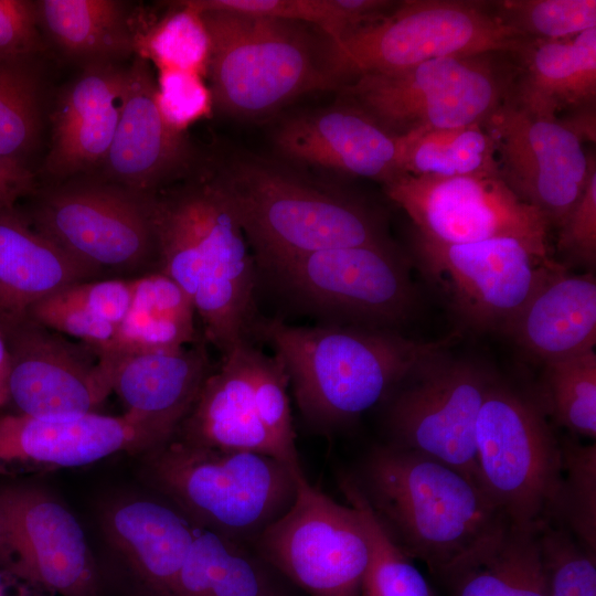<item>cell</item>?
Segmentation results:
<instances>
[{
  "instance_id": "1",
  "label": "cell",
  "mask_w": 596,
  "mask_h": 596,
  "mask_svg": "<svg viewBox=\"0 0 596 596\" xmlns=\"http://www.w3.org/2000/svg\"><path fill=\"white\" fill-rule=\"evenodd\" d=\"M157 230L159 272L192 300L204 341L222 358L254 344L256 272L219 178L158 193Z\"/></svg>"
},
{
  "instance_id": "2",
  "label": "cell",
  "mask_w": 596,
  "mask_h": 596,
  "mask_svg": "<svg viewBox=\"0 0 596 596\" xmlns=\"http://www.w3.org/2000/svg\"><path fill=\"white\" fill-rule=\"evenodd\" d=\"M456 334L417 341L394 329L322 323L290 326L262 318L256 340L283 363L296 405L310 425L333 429L386 398L409 374L445 353Z\"/></svg>"
},
{
  "instance_id": "3",
  "label": "cell",
  "mask_w": 596,
  "mask_h": 596,
  "mask_svg": "<svg viewBox=\"0 0 596 596\" xmlns=\"http://www.w3.org/2000/svg\"><path fill=\"white\" fill-rule=\"evenodd\" d=\"M353 478L395 545L440 578L510 523L475 480L391 443L369 450Z\"/></svg>"
},
{
  "instance_id": "4",
  "label": "cell",
  "mask_w": 596,
  "mask_h": 596,
  "mask_svg": "<svg viewBox=\"0 0 596 596\" xmlns=\"http://www.w3.org/2000/svg\"><path fill=\"white\" fill-rule=\"evenodd\" d=\"M219 180L264 272L317 251L391 244L381 213L339 189L255 160Z\"/></svg>"
},
{
  "instance_id": "5",
  "label": "cell",
  "mask_w": 596,
  "mask_h": 596,
  "mask_svg": "<svg viewBox=\"0 0 596 596\" xmlns=\"http://www.w3.org/2000/svg\"><path fill=\"white\" fill-rule=\"evenodd\" d=\"M145 458L148 481L193 524L252 546L291 505L304 473L267 455L174 438Z\"/></svg>"
},
{
  "instance_id": "6",
  "label": "cell",
  "mask_w": 596,
  "mask_h": 596,
  "mask_svg": "<svg viewBox=\"0 0 596 596\" xmlns=\"http://www.w3.org/2000/svg\"><path fill=\"white\" fill-rule=\"evenodd\" d=\"M200 12L211 43L206 75L213 105L226 115L260 118L301 95L338 86L327 45L320 49L305 23Z\"/></svg>"
},
{
  "instance_id": "7",
  "label": "cell",
  "mask_w": 596,
  "mask_h": 596,
  "mask_svg": "<svg viewBox=\"0 0 596 596\" xmlns=\"http://www.w3.org/2000/svg\"><path fill=\"white\" fill-rule=\"evenodd\" d=\"M529 41L507 25L489 2L405 0L380 20L327 41L338 86L366 74H387L457 55L514 54Z\"/></svg>"
},
{
  "instance_id": "8",
  "label": "cell",
  "mask_w": 596,
  "mask_h": 596,
  "mask_svg": "<svg viewBox=\"0 0 596 596\" xmlns=\"http://www.w3.org/2000/svg\"><path fill=\"white\" fill-rule=\"evenodd\" d=\"M28 221L96 279L159 272L157 194L71 180L40 192Z\"/></svg>"
},
{
  "instance_id": "9",
  "label": "cell",
  "mask_w": 596,
  "mask_h": 596,
  "mask_svg": "<svg viewBox=\"0 0 596 596\" xmlns=\"http://www.w3.org/2000/svg\"><path fill=\"white\" fill-rule=\"evenodd\" d=\"M479 483L508 521L540 531L555 518L562 448L530 396L494 379L475 428Z\"/></svg>"
},
{
  "instance_id": "10",
  "label": "cell",
  "mask_w": 596,
  "mask_h": 596,
  "mask_svg": "<svg viewBox=\"0 0 596 596\" xmlns=\"http://www.w3.org/2000/svg\"><path fill=\"white\" fill-rule=\"evenodd\" d=\"M503 54L436 58L340 88L348 104L395 136L482 124L512 92L515 68L499 58Z\"/></svg>"
},
{
  "instance_id": "11",
  "label": "cell",
  "mask_w": 596,
  "mask_h": 596,
  "mask_svg": "<svg viewBox=\"0 0 596 596\" xmlns=\"http://www.w3.org/2000/svg\"><path fill=\"white\" fill-rule=\"evenodd\" d=\"M265 273L323 323L395 330L416 304L406 262L392 244L317 251Z\"/></svg>"
},
{
  "instance_id": "12",
  "label": "cell",
  "mask_w": 596,
  "mask_h": 596,
  "mask_svg": "<svg viewBox=\"0 0 596 596\" xmlns=\"http://www.w3.org/2000/svg\"><path fill=\"white\" fill-rule=\"evenodd\" d=\"M253 546L306 596H361L371 558L361 518L304 473L291 505Z\"/></svg>"
},
{
  "instance_id": "13",
  "label": "cell",
  "mask_w": 596,
  "mask_h": 596,
  "mask_svg": "<svg viewBox=\"0 0 596 596\" xmlns=\"http://www.w3.org/2000/svg\"><path fill=\"white\" fill-rule=\"evenodd\" d=\"M415 255L429 281L471 328L505 332L562 265L509 237L441 244L415 235Z\"/></svg>"
},
{
  "instance_id": "14",
  "label": "cell",
  "mask_w": 596,
  "mask_h": 596,
  "mask_svg": "<svg viewBox=\"0 0 596 596\" xmlns=\"http://www.w3.org/2000/svg\"><path fill=\"white\" fill-rule=\"evenodd\" d=\"M494 379L479 363L446 352L427 361L390 394L391 444L444 462L480 485L475 428Z\"/></svg>"
},
{
  "instance_id": "15",
  "label": "cell",
  "mask_w": 596,
  "mask_h": 596,
  "mask_svg": "<svg viewBox=\"0 0 596 596\" xmlns=\"http://www.w3.org/2000/svg\"><path fill=\"white\" fill-rule=\"evenodd\" d=\"M417 235L441 244L515 238L550 257L546 216L523 202L499 175L433 177L401 173L383 184Z\"/></svg>"
},
{
  "instance_id": "16",
  "label": "cell",
  "mask_w": 596,
  "mask_h": 596,
  "mask_svg": "<svg viewBox=\"0 0 596 596\" xmlns=\"http://www.w3.org/2000/svg\"><path fill=\"white\" fill-rule=\"evenodd\" d=\"M9 396L20 414L62 418L96 413L113 392L97 350L30 317L1 321Z\"/></svg>"
},
{
  "instance_id": "17",
  "label": "cell",
  "mask_w": 596,
  "mask_h": 596,
  "mask_svg": "<svg viewBox=\"0 0 596 596\" xmlns=\"http://www.w3.org/2000/svg\"><path fill=\"white\" fill-rule=\"evenodd\" d=\"M482 127L493 141L499 177L560 227L585 189L594 156L558 119L538 118L509 98Z\"/></svg>"
},
{
  "instance_id": "18",
  "label": "cell",
  "mask_w": 596,
  "mask_h": 596,
  "mask_svg": "<svg viewBox=\"0 0 596 596\" xmlns=\"http://www.w3.org/2000/svg\"><path fill=\"white\" fill-rule=\"evenodd\" d=\"M0 513L22 578L62 596H97L85 533L66 508L38 487L11 482L0 485Z\"/></svg>"
},
{
  "instance_id": "19",
  "label": "cell",
  "mask_w": 596,
  "mask_h": 596,
  "mask_svg": "<svg viewBox=\"0 0 596 596\" xmlns=\"http://www.w3.org/2000/svg\"><path fill=\"white\" fill-rule=\"evenodd\" d=\"M169 441L153 425L128 413L44 418L0 417V472L81 467L119 451L147 453Z\"/></svg>"
},
{
  "instance_id": "20",
  "label": "cell",
  "mask_w": 596,
  "mask_h": 596,
  "mask_svg": "<svg viewBox=\"0 0 596 596\" xmlns=\"http://www.w3.org/2000/svg\"><path fill=\"white\" fill-rule=\"evenodd\" d=\"M150 63L135 55L126 67L124 104L110 148L102 163L104 181L157 194L192 161L184 132L172 129L156 103Z\"/></svg>"
},
{
  "instance_id": "21",
  "label": "cell",
  "mask_w": 596,
  "mask_h": 596,
  "mask_svg": "<svg viewBox=\"0 0 596 596\" xmlns=\"http://www.w3.org/2000/svg\"><path fill=\"white\" fill-rule=\"evenodd\" d=\"M274 143L291 160L383 184L402 173L400 137L350 104L288 118Z\"/></svg>"
},
{
  "instance_id": "22",
  "label": "cell",
  "mask_w": 596,
  "mask_h": 596,
  "mask_svg": "<svg viewBox=\"0 0 596 596\" xmlns=\"http://www.w3.org/2000/svg\"><path fill=\"white\" fill-rule=\"evenodd\" d=\"M126 67L89 63L63 93L52 118L44 168L65 180L102 166L120 118Z\"/></svg>"
},
{
  "instance_id": "23",
  "label": "cell",
  "mask_w": 596,
  "mask_h": 596,
  "mask_svg": "<svg viewBox=\"0 0 596 596\" xmlns=\"http://www.w3.org/2000/svg\"><path fill=\"white\" fill-rule=\"evenodd\" d=\"M254 348L244 344L222 358L172 438L198 447L258 453L284 462L256 412Z\"/></svg>"
},
{
  "instance_id": "24",
  "label": "cell",
  "mask_w": 596,
  "mask_h": 596,
  "mask_svg": "<svg viewBox=\"0 0 596 596\" xmlns=\"http://www.w3.org/2000/svg\"><path fill=\"white\" fill-rule=\"evenodd\" d=\"M214 371L206 342L125 356L110 369L111 390L126 413L171 439Z\"/></svg>"
},
{
  "instance_id": "25",
  "label": "cell",
  "mask_w": 596,
  "mask_h": 596,
  "mask_svg": "<svg viewBox=\"0 0 596 596\" xmlns=\"http://www.w3.org/2000/svg\"><path fill=\"white\" fill-rule=\"evenodd\" d=\"M103 528L152 596H175L195 524L169 501L136 499L108 509Z\"/></svg>"
},
{
  "instance_id": "26",
  "label": "cell",
  "mask_w": 596,
  "mask_h": 596,
  "mask_svg": "<svg viewBox=\"0 0 596 596\" xmlns=\"http://www.w3.org/2000/svg\"><path fill=\"white\" fill-rule=\"evenodd\" d=\"M504 334L544 364L594 350V275L570 274L562 265L531 297Z\"/></svg>"
},
{
  "instance_id": "27",
  "label": "cell",
  "mask_w": 596,
  "mask_h": 596,
  "mask_svg": "<svg viewBox=\"0 0 596 596\" xmlns=\"http://www.w3.org/2000/svg\"><path fill=\"white\" fill-rule=\"evenodd\" d=\"M514 55L519 66L509 99L521 109L555 120L565 109L595 105L596 28L563 40H529Z\"/></svg>"
},
{
  "instance_id": "28",
  "label": "cell",
  "mask_w": 596,
  "mask_h": 596,
  "mask_svg": "<svg viewBox=\"0 0 596 596\" xmlns=\"http://www.w3.org/2000/svg\"><path fill=\"white\" fill-rule=\"evenodd\" d=\"M94 279L14 207H0V322L26 317L42 299Z\"/></svg>"
},
{
  "instance_id": "29",
  "label": "cell",
  "mask_w": 596,
  "mask_h": 596,
  "mask_svg": "<svg viewBox=\"0 0 596 596\" xmlns=\"http://www.w3.org/2000/svg\"><path fill=\"white\" fill-rule=\"evenodd\" d=\"M195 317L192 300L163 273L134 278L130 307L110 342L97 351L103 366L110 373L125 356L198 342Z\"/></svg>"
},
{
  "instance_id": "30",
  "label": "cell",
  "mask_w": 596,
  "mask_h": 596,
  "mask_svg": "<svg viewBox=\"0 0 596 596\" xmlns=\"http://www.w3.org/2000/svg\"><path fill=\"white\" fill-rule=\"evenodd\" d=\"M252 545L196 526L175 596H302Z\"/></svg>"
},
{
  "instance_id": "31",
  "label": "cell",
  "mask_w": 596,
  "mask_h": 596,
  "mask_svg": "<svg viewBox=\"0 0 596 596\" xmlns=\"http://www.w3.org/2000/svg\"><path fill=\"white\" fill-rule=\"evenodd\" d=\"M539 532L509 523L441 577L451 596H549Z\"/></svg>"
},
{
  "instance_id": "32",
  "label": "cell",
  "mask_w": 596,
  "mask_h": 596,
  "mask_svg": "<svg viewBox=\"0 0 596 596\" xmlns=\"http://www.w3.org/2000/svg\"><path fill=\"white\" fill-rule=\"evenodd\" d=\"M39 25L67 56L119 64L135 53L136 30L124 1H35Z\"/></svg>"
},
{
  "instance_id": "33",
  "label": "cell",
  "mask_w": 596,
  "mask_h": 596,
  "mask_svg": "<svg viewBox=\"0 0 596 596\" xmlns=\"http://www.w3.org/2000/svg\"><path fill=\"white\" fill-rule=\"evenodd\" d=\"M398 137L402 173L443 178L499 175L494 145L481 123Z\"/></svg>"
},
{
  "instance_id": "34",
  "label": "cell",
  "mask_w": 596,
  "mask_h": 596,
  "mask_svg": "<svg viewBox=\"0 0 596 596\" xmlns=\"http://www.w3.org/2000/svg\"><path fill=\"white\" fill-rule=\"evenodd\" d=\"M210 36L201 12L188 0L147 31H136L135 54L159 70H179L206 75Z\"/></svg>"
},
{
  "instance_id": "35",
  "label": "cell",
  "mask_w": 596,
  "mask_h": 596,
  "mask_svg": "<svg viewBox=\"0 0 596 596\" xmlns=\"http://www.w3.org/2000/svg\"><path fill=\"white\" fill-rule=\"evenodd\" d=\"M340 488L359 513L371 551L363 584L377 596H435L423 574L383 530L352 476H341Z\"/></svg>"
},
{
  "instance_id": "36",
  "label": "cell",
  "mask_w": 596,
  "mask_h": 596,
  "mask_svg": "<svg viewBox=\"0 0 596 596\" xmlns=\"http://www.w3.org/2000/svg\"><path fill=\"white\" fill-rule=\"evenodd\" d=\"M25 58L0 60V156L26 168L41 129L40 91Z\"/></svg>"
},
{
  "instance_id": "37",
  "label": "cell",
  "mask_w": 596,
  "mask_h": 596,
  "mask_svg": "<svg viewBox=\"0 0 596 596\" xmlns=\"http://www.w3.org/2000/svg\"><path fill=\"white\" fill-rule=\"evenodd\" d=\"M544 403L557 422L573 433L596 436V353L544 364Z\"/></svg>"
},
{
  "instance_id": "38",
  "label": "cell",
  "mask_w": 596,
  "mask_h": 596,
  "mask_svg": "<svg viewBox=\"0 0 596 596\" xmlns=\"http://www.w3.org/2000/svg\"><path fill=\"white\" fill-rule=\"evenodd\" d=\"M562 485L554 521L596 554V445H561Z\"/></svg>"
},
{
  "instance_id": "39",
  "label": "cell",
  "mask_w": 596,
  "mask_h": 596,
  "mask_svg": "<svg viewBox=\"0 0 596 596\" xmlns=\"http://www.w3.org/2000/svg\"><path fill=\"white\" fill-rule=\"evenodd\" d=\"M493 12L529 40L555 41L596 28L595 0H500Z\"/></svg>"
},
{
  "instance_id": "40",
  "label": "cell",
  "mask_w": 596,
  "mask_h": 596,
  "mask_svg": "<svg viewBox=\"0 0 596 596\" xmlns=\"http://www.w3.org/2000/svg\"><path fill=\"white\" fill-rule=\"evenodd\" d=\"M252 377L257 415L278 447L284 462L296 473L304 472L299 461L288 397L289 379L275 355L253 350Z\"/></svg>"
},
{
  "instance_id": "41",
  "label": "cell",
  "mask_w": 596,
  "mask_h": 596,
  "mask_svg": "<svg viewBox=\"0 0 596 596\" xmlns=\"http://www.w3.org/2000/svg\"><path fill=\"white\" fill-rule=\"evenodd\" d=\"M549 596H596V554L563 525L539 532Z\"/></svg>"
},
{
  "instance_id": "42",
  "label": "cell",
  "mask_w": 596,
  "mask_h": 596,
  "mask_svg": "<svg viewBox=\"0 0 596 596\" xmlns=\"http://www.w3.org/2000/svg\"><path fill=\"white\" fill-rule=\"evenodd\" d=\"M198 10H223L309 23L329 41L339 40L354 29L345 0H189Z\"/></svg>"
},
{
  "instance_id": "43",
  "label": "cell",
  "mask_w": 596,
  "mask_h": 596,
  "mask_svg": "<svg viewBox=\"0 0 596 596\" xmlns=\"http://www.w3.org/2000/svg\"><path fill=\"white\" fill-rule=\"evenodd\" d=\"M156 103L166 123L184 132L195 121L210 115L213 98L203 76L179 70H159Z\"/></svg>"
},
{
  "instance_id": "44",
  "label": "cell",
  "mask_w": 596,
  "mask_h": 596,
  "mask_svg": "<svg viewBox=\"0 0 596 596\" xmlns=\"http://www.w3.org/2000/svg\"><path fill=\"white\" fill-rule=\"evenodd\" d=\"M28 317L97 351L113 339L116 327L63 298L58 291L35 304Z\"/></svg>"
},
{
  "instance_id": "45",
  "label": "cell",
  "mask_w": 596,
  "mask_h": 596,
  "mask_svg": "<svg viewBox=\"0 0 596 596\" xmlns=\"http://www.w3.org/2000/svg\"><path fill=\"white\" fill-rule=\"evenodd\" d=\"M557 249L587 267L596 263V163L592 161L585 189L561 226Z\"/></svg>"
},
{
  "instance_id": "46",
  "label": "cell",
  "mask_w": 596,
  "mask_h": 596,
  "mask_svg": "<svg viewBox=\"0 0 596 596\" xmlns=\"http://www.w3.org/2000/svg\"><path fill=\"white\" fill-rule=\"evenodd\" d=\"M58 294L91 315L117 327L130 307L132 279L86 280L73 284Z\"/></svg>"
},
{
  "instance_id": "47",
  "label": "cell",
  "mask_w": 596,
  "mask_h": 596,
  "mask_svg": "<svg viewBox=\"0 0 596 596\" xmlns=\"http://www.w3.org/2000/svg\"><path fill=\"white\" fill-rule=\"evenodd\" d=\"M35 1L0 0V60L24 58L42 49Z\"/></svg>"
},
{
  "instance_id": "48",
  "label": "cell",
  "mask_w": 596,
  "mask_h": 596,
  "mask_svg": "<svg viewBox=\"0 0 596 596\" xmlns=\"http://www.w3.org/2000/svg\"><path fill=\"white\" fill-rule=\"evenodd\" d=\"M34 191L33 174L0 156V207H14L15 202Z\"/></svg>"
},
{
  "instance_id": "49",
  "label": "cell",
  "mask_w": 596,
  "mask_h": 596,
  "mask_svg": "<svg viewBox=\"0 0 596 596\" xmlns=\"http://www.w3.org/2000/svg\"><path fill=\"white\" fill-rule=\"evenodd\" d=\"M35 588L11 570L0 566V596H32Z\"/></svg>"
},
{
  "instance_id": "50",
  "label": "cell",
  "mask_w": 596,
  "mask_h": 596,
  "mask_svg": "<svg viewBox=\"0 0 596 596\" xmlns=\"http://www.w3.org/2000/svg\"><path fill=\"white\" fill-rule=\"evenodd\" d=\"M0 566L18 574V557L7 524L0 513ZM19 575V574H18Z\"/></svg>"
},
{
  "instance_id": "51",
  "label": "cell",
  "mask_w": 596,
  "mask_h": 596,
  "mask_svg": "<svg viewBox=\"0 0 596 596\" xmlns=\"http://www.w3.org/2000/svg\"><path fill=\"white\" fill-rule=\"evenodd\" d=\"M10 363L6 342L0 332V408L10 402L9 396Z\"/></svg>"
}]
</instances>
